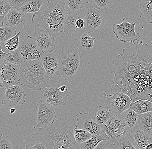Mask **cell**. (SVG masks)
Here are the masks:
<instances>
[{"instance_id":"6da1fadb","label":"cell","mask_w":152,"mask_h":149,"mask_svg":"<svg viewBox=\"0 0 152 149\" xmlns=\"http://www.w3.org/2000/svg\"><path fill=\"white\" fill-rule=\"evenodd\" d=\"M113 94L122 93L132 102L138 100L152 102V46L142 40L130 43L113 61Z\"/></svg>"},{"instance_id":"7a4b0ae2","label":"cell","mask_w":152,"mask_h":149,"mask_svg":"<svg viewBox=\"0 0 152 149\" xmlns=\"http://www.w3.org/2000/svg\"><path fill=\"white\" fill-rule=\"evenodd\" d=\"M78 120L77 114L61 113L54 123L44 129H39V132L32 134L31 137L48 149H81L74 136Z\"/></svg>"},{"instance_id":"3957f363","label":"cell","mask_w":152,"mask_h":149,"mask_svg":"<svg viewBox=\"0 0 152 149\" xmlns=\"http://www.w3.org/2000/svg\"><path fill=\"white\" fill-rule=\"evenodd\" d=\"M66 3L58 0H47L39 11L33 14L32 22L47 31L54 38L64 32L65 16L69 10Z\"/></svg>"},{"instance_id":"277c9868","label":"cell","mask_w":152,"mask_h":149,"mask_svg":"<svg viewBox=\"0 0 152 149\" xmlns=\"http://www.w3.org/2000/svg\"><path fill=\"white\" fill-rule=\"evenodd\" d=\"M20 83L33 91L42 92L51 84L41 60L25 61L20 65Z\"/></svg>"},{"instance_id":"5b68a950","label":"cell","mask_w":152,"mask_h":149,"mask_svg":"<svg viewBox=\"0 0 152 149\" xmlns=\"http://www.w3.org/2000/svg\"><path fill=\"white\" fill-rule=\"evenodd\" d=\"M81 53L75 46L71 49L61 51L58 56L56 74L61 76L69 83L73 81L83 66Z\"/></svg>"},{"instance_id":"8992f818","label":"cell","mask_w":152,"mask_h":149,"mask_svg":"<svg viewBox=\"0 0 152 149\" xmlns=\"http://www.w3.org/2000/svg\"><path fill=\"white\" fill-rule=\"evenodd\" d=\"M132 129L120 115L114 116L101 126L100 134L107 142L115 144L131 132Z\"/></svg>"},{"instance_id":"52a82bcc","label":"cell","mask_w":152,"mask_h":149,"mask_svg":"<svg viewBox=\"0 0 152 149\" xmlns=\"http://www.w3.org/2000/svg\"><path fill=\"white\" fill-rule=\"evenodd\" d=\"M50 81V86L42 92L40 101L54 108L64 109L67 105L68 98L72 93L68 89L64 92L60 91L58 81L55 80Z\"/></svg>"},{"instance_id":"ba28073f","label":"cell","mask_w":152,"mask_h":149,"mask_svg":"<svg viewBox=\"0 0 152 149\" xmlns=\"http://www.w3.org/2000/svg\"><path fill=\"white\" fill-rule=\"evenodd\" d=\"M64 32L71 37H79L86 32L85 16L82 10H71L65 16Z\"/></svg>"},{"instance_id":"9c48e42d","label":"cell","mask_w":152,"mask_h":149,"mask_svg":"<svg viewBox=\"0 0 152 149\" xmlns=\"http://www.w3.org/2000/svg\"><path fill=\"white\" fill-rule=\"evenodd\" d=\"M98 98L114 116L120 115L121 113L131 107L132 102L130 97L122 93L111 95L102 92Z\"/></svg>"},{"instance_id":"30bf717a","label":"cell","mask_w":152,"mask_h":149,"mask_svg":"<svg viewBox=\"0 0 152 149\" xmlns=\"http://www.w3.org/2000/svg\"><path fill=\"white\" fill-rule=\"evenodd\" d=\"M136 23H130L127 17L123 18L122 22L119 24L113 25V31L115 37L123 42H133L139 40L140 33H136L135 27Z\"/></svg>"},{"instance_id":"8fae6325","label":"cell","mask_w":152,"mask_h":149,"mask_svg":"<svg viewBox=\"0 0 152 149\" xmlns=\"http://www.w3.org/2000/svg\"><path fill=\"white\" fill-rule=\"evenodd\" d=\"M20 83L6 87V92L1 103L4 106L16 107L26 102V94Z\"/></svg>"},{"instance_id":"7c38bea8","label":"cell","mask_w":152,"mask_h":149,"mask_svg":"<svg viewBox=\"0 0 152 149\" xmlns=\"http://www.w3.org/2000/svg\"><path fill=\"white\" fill-rule=\"evenodd\" d=\"M18 50L25 61L41 60L44 54L34 38L29 36H27L25 39L19 42Z\"/></svg>"},{"instance_id":"4fadbf2b","label":"cell","mask_w":152,"mask_h":149,"mask_svg":"<svg viewBox=\"0 0 152 149\" xmlns=\"http://www.w3.org/2000/svg\"><path fill=\"white\" fill-rule=\"evenodd\" d=\"M0 77L6 87L19 84L20 65H14L5 60L0 62Z\"/></svg>"},{"instance_id":"5bb4252c","label":"cell","mask_w":152,"mask_h":149,"mask_svg":"<svg viewBox=\"0 0 152 149\" xmlns=\"http://www.w3.org/2000/svg\"><path fill=\"white\" fill-rule=\"evenodd\" d=\"M36 108L38 129L46 128L58 119L54 107L40 101L37 104Z\"/></svg>"},{"instance_id":"9a60e30c","label":"cell","mask_w":152,"mask_h":149,"mask_svg":"<svg viewBox=\"0 0 152 149\" xmlns=\"http://www.w3.org/2000/svg\"><path fill=\"white\" fill-rule=\"evenodd\" d=\"M86 24V32L90 33L98 29L103 21L101 13L93 6L86 7L82 9Z\"/></svg>"},{"instance_id":"2e32d148","label":"cell","mask_w":152,"mask_h":149,"mask_svg":"<svg viewBox=\"0 0 152 149\" xmlns=\"http://www.w3.org/2000/svg\"><path fill=\"white\" fill-rule=\"evenodd\" d=\"M5 18L7 24L16 29L17 32L21 31L27 24L25 14L17 7H12Z\"/></svg>"},{"instance_id":"e0dca14e","label":"cell","mask_w":152,"mask_h":149,"mask_svg":"<svg viewBox=\"0 0 152 149\" xmlns=\"http://www.w3.org/2000/svg\"><path fill=\"white\" fill-rule=\"evenodd\" d=\"M41 60L50 81L53 80L58 70V56L53 50H48L44 53Z\"/></svg>"},{"instance_id":"ac0fdd59","label":"cell","mask_w":152,"mask_h":149,"mask_svg":"<svg viewBox=\"0 0 152 149\" xmlns=\"http://www.w3.org/2000/svg\"><path fill=\"white\" fill-rule=\"evenodd\" d=\"M136 149H145L147 145L152 143V137L143 131L133 128L127 136Z\"/></svg>"},{"instance_id":"d6986e66","label":"cell","mask_w":152,"mask_h":149,"mask_svg":"<svg viewBox=\"0 0 152 149\" xmlns=\"http://www.w3.org/2000/svg\"><path fill=\"white\" fill-rule=\"evenodd\" d=\"M77 115L78 118L77 123L78 128L88 131L93 136L99 134L101 126L98 124L92 119L89 113L87 112L83 113L79 112Z\"/></svg>"},{"instance_id":"ffe728a7","label":"cell","mask_w":152,"mask_h":149,"mask_svg":"<svg viewBox=\"0 0 152 149\" xmlns=\"http://www.w3.org/2000/svg\"><path fill=\"white\" fill-rule=\"evenodd\" d=\"M34 39L39 47L42 51H48L55 45V38L50 36L49 33L43 28H35Z\"/></svg>"},{"instance_id":"44dd1931","label":"cell","mask_w":152,"mask_h":149,"mask_svg":"<svg viewBox=\"0 0 152 149\" xmlns=\"http://www.w3.org/2000/svg\"><path fill=\"white\" fill-rule=\"evenodd\" d=\"M96 39V38L92 37L86 33L75 39V46L84 55L91 54L95 49L94 42Z\"/></svg>"},{"instance_id":"7402d4cb","label":"cell","mask_w":152,"mask_h":149,"mask_svg":"<svg viewBox=\"0 0 152 149\" xmlns=\"http://www.w3.org/2000/svg\"><path fill=\"white\" fill-rule=\"evenodd\" d=\"M134 128L143 131L152 137V111L138 115Z\"/></svg>"},{"instance_id":"603a6c76","label":"cell","mask_w":152,"mask_h":149,"mask_svg":"<svg viewBox=\"0 0 152 149\" xmlns=\"http://www.w3.org/2000/svg\"><path fill=\"white\" fill-rule=\"evenodd\" d=\"M131 109L137 114H142L152 111V102L145 100H138L132 103Z\"/></svg>"},{"instance_id":"cb8c5ba5","label":"cell","mask_w":152,"mask_h":149,"mask_svg":"<svg viewBox=\"0 0 152 149\" xmlns=\"http://www.w3.org/2000/svg\"><path fill=\"white\" fill-rule=\"evenodd\" d=\"M140 18L152 24V0H144L140 4Z\"/></svg>"},{"instance_id":"d4e9b609","label":"cell","mask_w":152,"mask_h":149,"mask_svg":"<svg viewBox=\"0 0 152 149\" xmlns=\"http://www.w3.org/2000/svg\"><path fill=\"white\" fill-rule=\"evenodd\" d=\"M114 116L113 114L107 107L100 106L98 107L97 112L95 115L94 121L102 126Z\"/></svg>"},{"instance_id":"484cf974","label":"cell","mask_w":152,"mask_h":149,"mask_svg":"<svg viewBox=\"0 0 152 149\" xmlns=\"http://www.w3.org/2000/svg\"><path fill=\"white\" fill-rule=\"evenodd\" d=\"M21 31H19L14 37L4 42H0V47L5 53H8L18 48L19 37Z\"/></svg>"},{"instance_id":"4316f807","label":"cell","mask_w":152,"mask_h":149,"mask_svg":"<svg viewBox=\"0 0 152 149\" xmlns=\"http://www.w3.org/2000/svg\"><path fill=\"white\" fill-rule=\"evenodd\" d=\"M46 1L47 0H31L20 9L25 14H35L39 11Z\"/></svg>"},{"instance_id":"83f0119b","label":"cell","mask_w":152,"mask_h":149,"mask_svg":"<svg viewBox=\"0 0 152 149\" xmlns=\"http://www.w3.org/2000/svg\"><path fill=\"white\" fill-rule=\"evenodd\" d=\"M120 116L125 123L131 129L134 128L138 116L136 112L130 108L121 113Z\"/></svg>"},{"instance_id":"f1b7e54d","label":"cell","mask_w":152,"mask_h":149,"mask_svg":"<svg viewBox=\"0 0 152 149\" xmlns=\"http://www.w3.org/2000/svg\"><path fill=\"white\" fill-rule=\"evenodd\" d=\"M17 31L9 25L7 24L0 27V42H4L13 38L17 34Z\"/></svg>"},{"instance_id":"f546056e","label":"cell","mask_w":152,"mask_h":149,"mask_svg":"<svg viewBox=\"0 0 152 149\" xmlns=\"http://www.w3.org/2000/svg\"><path fill=\"white\" fill-rule=\"evenodd\" d=\"M5 60L14 65H21L25 61L18 49L7 54Z\"/></svg>"},{"instance_id":"4dcf8cb0","label":"cell","mask_w":152,"mask_h":149,"mask_svg":"<svg viewBox=\"0 0 152 149\" xmlns=\"http://www.w3.org/2000/svg\"><path fill=\"white\" fill-rule=\"evenodd\" d=\"M105 139L100 134L93 136L90 139L80 144L81 149H94Z\"/></svg>"},{"instance_id":"1f68e13d","label":"cell","mask_w":152,"mask_h":149,"mask_svg":"<svg viewBox=\"0 0 152 149\" xmlns=\"http://www.w3.org/2000/svg\"><path fill=\"white\" fill-rule=\"evenodd\" d=\"M74 136L76 142L78 144H81L89 140L93 135L88 131L76 128L74 129Z\"/></svg>"},{"instance_id":"d6a6232c","label":"cell","mask_w":152,"mask_h":149,"mask_svg":"<svg viewBox=\"0 0 152 149\" xmlns=\"http://www.w3.org/2000/svg\"><path fill=\"white\" fill-rule=\"evenodd\" d=\"M66 4L71 10H82L86 5L89 3V0H66Z\"/></svg>"},{"instance_id":"836d02e7","label":"cell","mask_w":152,"mask_h":149,"mask_svg":"<svg viewBox=\"0 0 152 149\" xmlns=\"http://www.w3.org/2000/svg\"><path fill=\"white\" fill-rule=\"evenodd\" d=\"M18 146L15 141L8 136H3L0 140V149H18Z\"/></svg>"},{"instance_id":"e575fe53","label":"cell","mask_w":152,"mask_h":149,"mask_svg":"<svg viewBox=\"0 0 152 149\" xmlns=\"http://www.w3.org/2000/svg\"><path fill=\"white\" fill-rule=\"evenodd\" d=\"M94 7L97 9L107 11L116 0H92Z\"/></svg>"},{"instance_id":"d590c367","label":"cell","mask_w":152,"mask_h":149,"mask_svg":"<svg viewBox=\"0 0 152 149\" xmlns=\"http://www.w3.org/2000/svg\"><path fill=\"white\" fill-rule=\"evenodd\" d=\"M117 149H136L128 139L127 136L115 143Z\"/></svg>"},{"instance_id":"8d00e7d4","label":"cell","mask_w":152,"mask_h":149,"mask_svg":"<svg viewBox=\"0 0 152 149\" xmlns=\"http://www.w3.org/2000/svg\"><path fill=\"white\" fill-rule=\"evenodd\" d=\"M12 7L8 0H0V16L5 17Z\"/></svg>"},{"instance_id":"74e56055","label":"cell","mask_w":152,"mask_h":149,"mask_svg":"<svg viewBox=\"0 0 152 149\" xmlns=\"http://www.w3.org/2000/svg\"><path fill=\"white\" fill-rule=\"evenodd\" d=\"M31 0H8L10 4L12 7L20 8L27 4Z\"/></svg>"},{"instance_id":"f35d334b","label":"cell","mask_w":152,"mask_h":149,"mask_svg":"<svg viewBox=\"0 0 152 149\" xmlns=\"http://www.w3.org/2000/svg\"><path fill=\"white\" fill-rule=\"evenodd\" d=\"M25 149H48L41 142L37 141L35 145L34 144H28L26 143Z\"/></svg>"},{"instance_id":"ab89813d","label":"cell","mask_w":152,"mask_h":149,"mask_svg":"<svg viewBox=\"0 0 152 149\" xmlns=\"http://www.w3.org/2000/svg\"><path fill=\"white\" fill-rule=\"evenodd\" d=\"M104 149H117L115 144L105 141Z\"/></svg>"},{"instance_id":"60d3db41","label":"cell","mask_w":152,"mask_h":149,"mask_svg":"<svg viewBox=\"0 0 152 149\" xmlns=\"http://www.w3.org/2000/svg\"><path fill=\"white\" fill-rule=\"evenodd\" d=\"M7 53H5L3 51L2 49L0 47V62L5 60V57Z\"/></svg>"},{"instance_id":"b9f144b4","label":"cell","mask_w":152,"mask_h":149,"mask_svg":"<svg viewBox=\"0 0 152 149\" xmlns=\"http://www.w3.org/2000/svg\"><path fill=\"white\" fill-rule=\"evenodd\" d=\"M103 141L99 143V145H98L95 149H104V147L105 143H103Z\"/></svg>"},{"instance_id":"7bdbcfd3","label":"cell","mask_w":152,"mask_h":149,"mask_svg":"<svg viewBox=\"0 0 152 149\" xmlns=\"http://www.w3.org/2000/svg\"><path fill=\"white\" fill-rule=\"evenodd\" d=\"M59 90L60 91H61L62 92H64L65 91H66V90L67 89V87L66 85H62L61 86H60L58 88Z\"/></svg>"},{"instance_id":"ee69618b","label":"cell","mask_w":152,"mask_h":149,"mask_svg":"<svg viewBox=\"0 0 152 149\" xmlns=\"http://www.w3.org/2000/svg\"><path fill=\"white\" fill-rule=\"evenodd\" d=\"M5 16H0V27L4 25V20L5 18Z\"/></svg>"},{"instance_id":"f6af8a7d","label":"cell","mask_w":152,"mask_h":149,"mask_svg":"<svg viewBox=\"0 0 152 149\" xmlns=\"http://www.w3.org/2000/svg\"><path fill=\"white\" fill-rule=\"evenodd\" d=\"M0 88H1L2 89H6V86H5L3 82L1 79L0 77Z\"/></svg>"},{"instance_id":"bcb514c9","label":"cell","mask_w":152,"mask_h":149,"mask_svg":"<svg viewBox=\"0 0 152 149\" xmlns=\"http://www.w3.org/2000/svg\"><path fill=\"white\" fill-rule=\"evenodd\" d=\"M145 149H152V143L147 145Z\"/></svg>"},{"instance_id":"7dc6e473","label":"cell","mask_w":152,"mask_h":149,"mask_svg":"<svg viewBox=\"0 0 152 149\" xmlns=\"http://www.w3.org/2000/svg\"><path fill=\"white\" fill-rule=\"evenodd\" d=\"M10 113L14 114L16 112V109L14 108H11V109H10Z\"/></svg>"},{"instance_id":"c3c4849f","label":"cell","mask_w":152,"mask_h":149,"mask_svg":"<svg viewBox=\"0 0 152 149\" xmlns=\"http://www.w3.org/2000/svg\"><path fill=\"white\" fill-rule=\"evenodd\" d=\"M3 136V134L2 133L1 131V130L0 129V140H1V137H2Z\"/></svg>"},{"instance_id":"681fc988","label":"cell","mask_w":152,"mask_h":149,"mask_svg":"<svg viewBox=\"0 0 152 149\" xmlns=\"http://www.w3.org/2000/svg\"><path fill=\"white\" fill-rule=\"evenodd\" d=\"M151 46H152V42H151Z\"/></svg>"}]
</instances>
